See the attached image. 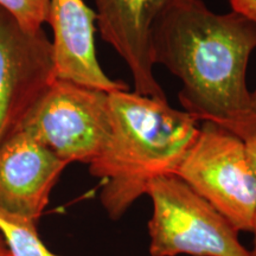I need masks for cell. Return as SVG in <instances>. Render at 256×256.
Wrapping results in <instances>:
<instances>
[{
	"mask_svg": "<svg viewBox=\"0 0 256 256\" xmlns=\"http://www.w3.org/2000/svg\"><path fill=\"white\" fill-rule=\"evenodd\" d=\"M255 49L256 23L211 11L203 0H177L152 28V62L180 80L184 112L243 142L256 136V96L246 78Z\"/></svg>",
	"mask_w": 256,
	"mask_h": 256,
	"instance_id": "cell-1",
	"label": "cell"
},
{
	"mask_svg": "<svg viewBox=\"0 0 256 256\" xmlns=\"http://www.w3.org/2000/svg\"><path fill=\"white\" fill-rule=\"evenodd\" d=\"M110 138L89 172L102 180L106 212L119 220L152 180L176 174L200 127L186 112L136 92H110Z\"/></svg>",
	"mask_w": 256,
	"mask_h": 256,
	"instance_id": "cell-2",
	"label": "cell"
},
{
	"mask_svg": "<svg viewBox=\"0 0 256 256\" xmlns=\"http://www.w3.org/2000/svg\"><path fill=\"white\" fill-rule=\"evenodd\" d=\"M151 256H256L238 232L176 174L160 176L147 188Z\"/></svg>",
	"mask_w": 256,
	"mask_h": 256,
	"instance_id": "cell-3",
	"label": "cell"
},
{
	"mask_svg": "<svg viewBox=\"0 0 256 256\" xmlns=\"http://www.w3.org/2000/svg\"><path fill=\"white\" fill-rule=\"evenodd\" d=\"M174 174L238 232H252L256 174L241 138L206 121Z\"/></svg>",
	"mask_w": 256,
	"mask_h": 256,
	"instance_id": "cell-4",
	"label": "cell"
},
{
	"mask_svg": "<svg viewBox=\"0 0 256 256\" xmlns=\"http://www.w3.org/2000/svg\"><path fill=\"white\" fill-rule=\"evenodd\" d=\"M110 130V92L60 78L34 102L20 127L68 165L90 164Z\"/></svg>",
	"mask_w": 256,
	"mask_h": 256,
	"instance_id": "cell-5",
	"label": "cell"
},
{
	"mask_svg": "<svg viewBox=\"0 0 256 256\" xmlns=\"http://www.w3.org/2000/svg\"><path fill=\"white\" fill-rule=\"evenodd\" d=\"M56 78L52 43L0 6V147L20 130L28 112Z\"/></svg>",
	"mask_w": 256,
	"mask_h": 256,
	"instance_id": "cell-6",
	"label": "cell"
},
{
	"mask_svg": "<svg viewBox=\"0 0 256 256\" xmlns=\"http://www.w3.org/2000/svg\"><path fill=\"white\" fill-rule=\"evenodd\" d=\"M102 40L121 56L132 74L136 92L168 101L156 81L151 34L156 18L177 0H92Z\"/></svg>",
	"mask_w": 256,
	"mask_h": 256,
	"instance_id": "cell-7",
	"label": "cell"
},
{
	"mask_svg": "<svg viewBox=\"0 0 256 256\" xmlns=\"http://www.w3.org/2000/svg\"><path fill=\"white\" fill-rule=\"evenodd\" d=\"M66 166L49 148L19 130L0 147V210L38 223Z\"/></svg>",
	"mask_w": 256,
	"mask_h": 256,
	"instance_id": "cell-8",
	"label": "cell"
},
{
	"mask_svg": "<svg viewBox=\"0 0 256 256\" xmlns=\"http://www.w3.org/2000/svg\"><path fill=\"white\" fill-rule=\"evenodd\" d=\"M46 23L54 32L52 51L56 78L108 92L128 90L100 66L95 49L96 16L83 0H49Z\"/></svg>",
	"mask_w": 256,
	"mask_h": 256,
	"instance_id": "cell-9",
	"label": "cell"
},
{
	"mask_svg": "<svg viewBox=\"0 0 256 256\" xmlns=\"http://www.w3.org/2000/svg\"><path fill=\"white\" fill-rule=\"evenodd\" d=\"M0 235L12 256H60L42 241L37 223L0 210Z\"/></svg>",
	"mask_w": 256,
	"mask_h": 256,
	"instance_id": "cell-10",
	"label": "cell"
},
{
	"mask_svg": "<svg viewBox=\"0 0 256 256\" xmlns=\"http://www.w3.org/2000/svg\"><path fill=\"white\" fill-rule=\"evenodd\" d=\"M0 6L30 32L40 31L46 23L49 0H0Z\"/></svg>",
	"mask_w": 256,
	"mask_h": 256,
	"instance_id": "cell-11",
	"label": "cell"
},
{
	"mask_svg": "<svg viewBox=\"0 0 256 256\" xmlns=\"http://www.w3.org/2000/svg\"><path fill=\"white\" fill-rule=\"evenodd\" d=\"M232 11L238 12L256 23V0H229Z\"/></svg>",
	"mask_w": 256,
	"mask_h": 256,
	"instance_id": "cell-12",
	"label": "cell"
},
{
	"mask_svg": "<svg viewBox=\"0 0 256 256\" xmlns=\"http://www.w3.org/2000/svg\"><path fill=\"white\" fill-rule=\"evenodd\" d=\"M246 145H247L249 158H250L252 168H254V172H255V174H256V136L247 140V142H246ZM252 235H254V240H252V250L256 255V211H255L254 223H252Z\"/></svg>",
	"mask_w": 256,
	"mask_h": 256,
	"instance_id": "cell-13",
	"label": "cell"
},
{
	"mask_svg": "<svg viewBox=\"0 0 256 256\" xmlns=\"http://www.w3.org/2000/svg\"><path fill=\"white\" fill-rule=\"evenodd\" d=\"M0 256H12L2 235H0Z\"/></svg>",
	"mask_w": 256,
	"mask_h": 256,
	"instance_id": "cell-14",
	"label": "cell"
},
{
	"mask_svg": "<svg viewBox=\"0 0 256 256\" xmlns=\"http://www.w3.org/2000/svg\"><path fill=\"white\" fill-rule=\"evenodd\" d=\"M254 94H255V96H256V89H255V92H254Z\"/></svg>",
	"mask_w": 256,
	"mask_h": 256,
	"instance_id": "cell-15",
	"label": "cell"
}]
</instances>
